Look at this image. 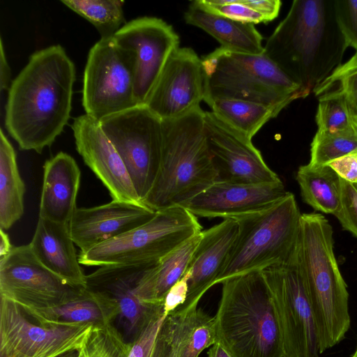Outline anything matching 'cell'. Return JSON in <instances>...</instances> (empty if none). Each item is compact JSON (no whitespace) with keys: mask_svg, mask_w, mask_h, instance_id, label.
Returning <instances> with one entry per match:
<instances>
[{"mask_svg":"<svg viewBox=\"0 0 357 357\" xmlns=\"http://www.w3.org/2000/svg\"><path fill=\"white\" fill-rule=\"evenodd\" d=\"M262 272L274 298L286 357H319L317 326L298 245L286 264L268 267Z\"/></svg>","mask_w":357,"mask_h":357,"instance_id":"cell-11","label":"cell"},{"mask_svg":"<svg viewBox=\"0 0 357 357\" xmlns=\"http://www.w3.org/2000/svg\"><path fill=\"white\" fill-rule=\"evenodd\" d=\"M78 351H72L70 352L65 353L59 357H77Z\"/></svg>","mask_w":357,"mask_h":357,"instance_id":"cell-46","label":"cell"},{"mask_svg":"<svg viewBox=\"0 0 357 357\" xmlns=\"http://www.w3.org/2000/svg\"><path fill=\"white\" fill-rule=\"evenodd\" d=\"M206 10L231 20L256 24L266 19L245 3V0H197Z\"/></svg>","mask_w":357,"mask_h":357,"instance_id":"cell-37","label":"cell"},{"mask_svg":"<svg viewBox=\"0 0 357 357\" xmlns=\"http://www.w3.org/2000/svg\"><path fill=\"white\" fill-rule=\"evenodd\" d=\"M85 288L64 281L43 265L29 245L13 246L0 258V296L22 307L58 306L83 294Z\"/></svg>","mask_w":357,"mask_h":357,"instance_id":"cell-13","label":"cell"},{"mask_svg":"<svg viewBox=\"0 0 357 357\" xmlns=\"http://www.w3.org/2000/svg\"><path fill=\"white\" fill-rule=\"evenodd\" d=\"M245 3L264 17L268 22L278 17L282 1L280 0H245Z\"/></svg>","mask_w":357,"mask_h":357,"instance_id":"cell-42","label":"cell"},{"mask_svg":"<svg viewBox=\"0 0 357 357\" xmlns=\"http://www.w3.org/2000/svg\"><path fill=\"white\" fill-rule=\"evenodd\" d=\"M338 27L345 44L357 52V0H333Z\"/></svg>","mask_w":357,"mask_h":357,"instance_id":"cell-38","label":"cell"},{"mask_svg":"<svg viewBox=\"0 0 357 357\" xmlns=\"http://www.w3.org/2000/svg\"><path fill=\"white\" fill-rule=\"evenodd\" d=\"M221 283L214 317L217 342L233 357H286L274 298L262 270Z\"/></svg>","mask_w":357,"mask_h":357,"instance_id":"cell-3","label":"cell"},{"mask_svg":"<svg viewBox=\"0 0 357 357\" xmlns=\"http://www.w3.org/2000/svg\"><path fill=\"white\" fill-rule=\"evenodd\" d=\"M354 152H357V133L354 128L350 131L333 133L317 131L310 144V158L307 164L312 167L326 165L333 160Z\"/></svg>","mask_w":357,"mask_h":357,"instance_id":"cell-32","label":"cell"},{"mask_svg":"<svg viewBox=\"0 0 357 357\" xmlns=\"http://www.w3.org/2000/svg\"><path fill=\"white\" fill-rule=\"evenodd\" d=\"M353 185H354V184H353ZM354 185L355 186V188H356V190H357V184H354Z\"/></svg>","mask_w":357,"mask_h":357,"instance_id":"cell-49","label":"cell"},{"mask_svg":"<svg viewBox=\"0 0 357 357\" xmlns=\"http://www.w3.org/2000/svg\"><path fill=\"white\" fill-rule=\"evenodd\" d=\"M0 357H59L83 345L91 324L40 323L0 296Z\"/></svg>","mask_w":357,"mask_h":357,"instance_id":"cell-12","label":"cell"},{"mask_svg":"<svg viewBox=\"0 0 357 357\" xmlns=\"http://www.w3.org/2000/svg\"><path fill=\"white\" fill-rule=\"evenodd\" d=\"M80 178L79 166L68 153L60 151L47 160L43 165L38 218L69 225L77 208Z\"/></svg>","mask_w":357,"mask_h":357,"instance_id":"cell-22","label":"cell"},{"mask_svg":"<svg viewBox=\"0 0 357 357\" xmlns=\"http://www.w3.org/2000/svg\"><path fill=\"white\" fill-rule=\"evenodd\" d=\"M347 49L333 0H294L268 38L264 54L305 98L342 63Z\"/></svg>","mask_w":357,"mask_h":357,"instance_id":"cell-2","label":"cell"},{"mask_svg":"<svg viewBox=\"0 0 357 357\" xmlns=\"http://www.w3.org/2000/svg\"><path fill=\"white\" fill-rule=\"evenodd\" d=\"M301 213L294 195L288 192L271 207L234 219L238 234L218 280L286 264L299 239Z\"/></svg>","mask_w":357,"mask_h":357,"instance_id":"cell-7","label":"cell"},{"mask_svg":"<svg viewBox=\"0 0 357 357\" xmlns=\"http://www.w3.org/2000/svg\"><path fill=\"white\" fill-rule=\"evenodd\" d=\"M205 96L202 59L190 47L169 57L144 105L162 121L181 117L199 107Z\"/></svg>","mask_w":357,"mask_h":357,"instance_id":"cell-17","label":"cell"},{"mask_svg":"<svg viewBox=\"0 0 357 357\" xmlns=\"http://www.w3.org/2000/svg\"><path fill=\"white\" fill-rule=\"evenodd\" d=\"M204 133L218 181L268 184L280 178L265 162L252 139L224 123L211 112H204Z\"/></svg>","mask_w":357,"mask_h":357,"instance_id":"cell-15","label":"cell"},{"mask_svg":"<svg viewBox=\"0 0 357 357\" xmlns=\"http://www.w3.org/2000/svg\"><path fill=\"white\" fill-rule=\"evenodd\" d=\"M351 357H357V346H356L355 351L354 352V354L351 355Z\"/></svg>","mask_w":357,"mask_h":357,"instance_id":"cell-48","label":"cell"},{"mask_svg":"<svg viewBox=\"0 0 357 357\" xmlns=\"http://www.w3.org/2000/svg\"><path fill=\"white\" fill-rule=\"evenodd\" d=\"M296 179L303 201L314 210L334 214L341 200V179L328 165L298 167Z\"/></svg>","mask_w":357,"mask_h":357,"instance_id":"cell-29","label":"cell"},{"mask_svg":"<svg viewBox=\"0 0 357 357\" xmlns=\"http://www.w3.org/2000/svg\"><path fill=\"white\" fill-rule=\"evenodd\" d=\"M187 24L197 26L213 36L220 47L236 52L262 54L263 37L255 24L244 23L211 13L197 1L191 2L184 14Z\"/></svg>","mask_w":357,"mask_h":357,"instance_id":"cell-25","label":"cell"},{"mask_svg":"<svg viewBox=\"0 0 357 357\" xmlns=\"http://www.w3.org/2000/svg\"><path fill=\"white\" fill-rule=\"evenodd\" d=\"M315 122L319 132H341L353 129L351 113L344 98L333 92L317 97Z\"/></svg>","mask_w":357,"mask_h":357,"instance_id":"cell-35","label":"cell"},{"mask_svg":"<svg viewBox=\"0 0 357 357\" xmlns=\"http://www.w3.org/2000/svg\"><path fill=\"white\" fill-rule=\"evenodd\" d=\"M72 130L78 153L112 199L142 204L121 158L99 121L85 114L74 119Z\"/></svg>","mask_w":357,"mask_h":357,"instance_id":"cell-18","label":"cell"},{"mask_svg":"<svg viewBox=\"0 0 357 357\" xmlns=\"http://www.w3.org/2000/svg\"><path fill=\"white\" fill-rule=\"evenodd\" d=\"M13 247L6 231L0 229V258L6 256Z\"/></svg>","mask_w":357,"mask_h":357,"instance_id":"cell-44","label":"cell"},{"mask_svg":"<svg viewBox=\"0 0 357 357\" xmlns=\"http://www.w3.org/2000/svg\"><path fill=\"white\" fill-rule=\"evenodd\" d=\"M22 308L40 323L105 326L114 324L117 317L116 307L108 298L86 288L79 296L58 306L43 310Z\"/></svg>","mask_w":357,"mask_h":357,"instance_id":"cell-26","label":"cell"},{"mask_svg":"<svg viewBox=\"0 0 357 357\" xmlns=\"http://www.w3.org/2000/svg\"><path fill=\"white\" fill-rule=\"evenodd\" d=\"M130 347L113 324L93 326L77 357H127Z\"/></svg>","mask_w":357,"mask_h":357,"instance_id":"cell-33","label":"cell"},{"mask_svg":"<svg viewBox=\"0 0 357 357\" xmlns=\"http://www.w3.org/2000/svg\"><path fill=\"white\" fill-rule=\"evenodd\" d=\"M197 307H178L154 319L131 344L127 357H179Z\"/></svg>","mask_w":357,"mask_h":357,"instance_id":"cell-24","label":"cell"},{"mask_svg":"<svg viewBox=\"0 0 357 357\" xmlns=\"http://www.w3.org/2000/svg\"><path fill=\"white\" fill-rule=\"evenodd\" d=\"M114 38L135 54V96L144 105L171 55L179 48V37L162 19L142 17L124 24Z\"/></svg>","mask_w":357,"mask_h":357,"instance_id":"cell-16","label":"cell"},{"mask_svg":"<svg viewBox=\"0 0 357 357\" xmlns=\"http://www.w3.org/2000/svg\"><path fill=\"white\" fill-rule=\"evenodd\" d=\"M287 193L282 181L268 184L217 181L180 206L196 217L236 219L271 207Z\"/></svg>","mask_w":357,"mask_h":357,"instance_id":"cell-19","label":"cell"},{"mask_svg":"<svg viewBox=\"0 0 357 357\" xmlns=\"http://www.w3.org/2000/svg\"><path fill=\"white\" fill-rule=\"evenodd\" d=\"M329 166L340 178L357 184V152L349 153L328 162Z\"/></svg>","mask_w":357,"mask_h":357,"instance_id":"cell-40","label":"cell"},{"mask_svg":"<svg viewBox=\"0 0 357 357\" xmlns=\"http://www.w3.org/2000/svg\"><path fill=\"white\" fill-rule=\"evenodd\" d=\"M327 92L342 96L351 113L357 119V52L335 69L312 93L317 98Z\"/></svg>","mask_w":357,"mask_h":357,"instance_id":"cell-34","label":"cell"},{"mask_svg":"<svg viewBox=\"0 0 357 357\" xmlns=\"http://www.w3.org/2000/svg\"><path fill=\"white\" fill-rule=\"evenodd\" d=\"M333 248V230L326 217L303 213L298 252L320 354L343 340L351 324L347 285Z\"/></svg>","mask_w":357,"mask_h":357,"instance_id":"cell-4","label":"cell"},{"mask_svg":"<svg viewBox=\"0 0 357 357\" xmlns=\"http://www.w3.org/2000/svg\"><path fill=\"white\" fill-rule=\"evenodd\" d=\"M0 89L1 91L8 90L11 81V70L4 52L2 38H0Z\"/></svg>","mask_w":357,"mask_h":357,"instance_id":"cell-43","label":"cell"},{"mask_svg":"<svg viewBox=\"0 0 357 357\" xmlns=\"http://www.w3.org/2000/svg\"><path fill=\"white\" fill-rule=\"evenodd\" d=\"M207 354L208 357H233L218 342L210 347Z\"/></svg>","mask_w":357,"mask_h":357,"instance_id":"cell-45","label":"cell"},{"mask_svg":"<svg viewBox=\"0 0 357 357\" xmlns=\"http://www.w3.org/2000/svg\"><path fill=\"white\" fill-rule=\"evenodd\" d=\"M198 107L175 119L163 120L160 163L154 184L142 204L154 211L183 204L218 181Z\"/></svg>","mask_w":357,"mask_h":357,"instance_id":"cell-5","label":"cell"},{"mask_svg":"<svg viewBox=\"0 0 357 357\" xmlns=\"http://www.w3.org/2000/svg\"><path fill=\"white\" fill-rule=\"evenodd\" d=\"M195 235L155 264L143 276L137 293L145 302L163 304L170 289L185 273L191 258L201 239Z\"/></svg>","mask_w":357,"mask_h":357,"instance_id":"cell-27","label":"cell"},{"mask_svg":"<svg viewBox=\"0 0 357 357\" xmlns=\"http://www.w3.org/2000/svg\"><path fill=\"white\" fill-rule=\"evenodd\" d=\"M189 277V273L186 271L166 294L163 302L165 314L173 312L185 302L188 293Z\"/></svg>","mask_w":357,"mask_h":357,"instance_id":"cell-41","label":"cell"},{"mask_svg":"<svg viewBox=\"0 0 357 357\" xmlns=\"http://www.w3.org/2000/svg\"><path fill=\"white\" fill-rule=\"evenodd\" d=\"M238 230L236 220L224 219L202 231L201 239L186 271L190 275L187 298L178 307L191 308L198 305L206 291L218 284Z\"/></svg>","mask_w":357,"mask_h":357,"instance_id":"cell-21","label":"cell"},{"mask_svg":"<svg viewBox=\"0 0 357 357\" xmlns=\"http://www.w3.org/2000/svg\"><path fill=\"white\" fill-rule=\"evenodd\" d=\"M217 342L214 317L197 308L190 333L179 357H199L201 352Z\"/></svg>","mask_w":357,"mask_h":357,"instance_id":"cell-36","label":"cell"},{"mask_svg":"<svg viewBox=\"0 0 357 357\" xmlns=\"http://www.w3.org/2000/svg\"><path fill=\"white\" fill-rule=\"evenodd\" d=\"M351 123L354 131L357 133V119L351 114Z\"/></svg>","mask_w":357,"mask_h":357,"instance_id":"cell-47","label":"cell"},{"mask_svg":"<svg viewBox=\"0 0 357 357\" xmlns=\"http://www.w3.org/2000/svg\"><path fill=\"white\" fill-rule=\"evenodd\" d=\"M155 213L141 203L112 199L96 206L77 208L69 228L75 244L84 252L143 225Z\"/></svg>","mask_w":357,"mask_h":357,"instance_id":"cell-20","label":"cell"},{"mask_svg":"<svg viewBox=\"0 0 357 357\" xmlns=\"http://www.w3.org/2000/svg\"><path fill=\"white\" fill-rule=\"evenodd\" d=\"M340 179V205L333 215L344 229L357 238V190L353 184Z\"/></svg>","mask_w":357,"mask_h":357,"instance_id":"cell-39","label":"cell"},{"mask_svg":"<svg viewBox=\"0 0 357 357\" xmlns=\"http://www.w3.org/2000/svg\"><path fill=\"white\" fill-rule=\"evenodd\" d=\"M156 263L100 266L86 275V289L115 305L117 317L113 324L128 344L135 342L154 319L165 314L163 304L145 302L137 293L140 280Z\"/></svg>","mask_w":357,"mask_h":357,"instance_id":"cell-14","label":"cell"},{"mask_svg":"<svg viewBox=\"0 0 357 357\" xmlns=\"http://www.w3.org/2000/svg\"><path fill=\"white\" fill-rule=\"evenodd\" d=\"M75 66L60 45L32 54L12 81L5 126L21 150L42 153L67 124L72 109Z\"/></svg>","mask_w":357,"mask_h":357,"instance_id":"cell-1","label":"cell"},{"mask_svg":"<svg viewBox=\"0 0 357 357\" xmlns=\"http://www.w3.org/2000/svg\"><path fill=\"white\" fill-rule=\"evenodd\" d=\"M99 123L121 158L142 202L154 184L160 167L162 120L146 105H139Z\"/></svg>","mask_w":357,"mask_h":357,"instance_id":"cell-10","label":"cell"},{"mask_svg":"<svg viewBox=\"0 0 357 357\" xmlns=\"http://www.w3.org/2000/svg\"><path fill=\"white\" fill-rule=\"evenodd\" d=\"M26 187L15 149L0 130V229L6 231L24 214Z\"/></svg>","mask_w":357,"mask_h":357,"instance_id":"cell-28","label":"cell"},{"mask_svg":"<svg viewBox=\"0 0 357 357\" xmlns=\"http://www.w3.org/2000/svg\"><path fill=\"white\" fill-rule=\"evenodd\" d=\"M206 103L218 119L251 139L283 109L278 106L236 99H217Z\"/></svg>","mask_w":357,"mask_h":357,"instance_id":"cell-30","label":"cell"},{"mask_svg":"<svg viewBox=\"0 0 357 357\" xmlns=\"http://www.w3.org/2000/svg\"><path fill=\"white\" fill-rule=\"evenodd\" d=\"M202 61L205 102L236 99L284 109L301 98L300 86L264 53L252 54L220 47Z\"/></svg>","mask_w":357,"mask_h":357,"instance_id":"cell-6","label":"cell"},{"mask_svg":"<svg viewBox=\"0 0 357 357\" xmlns=\"http://www.w3.org/2000/svg\"><path fill=\"white\" fill-rule=\"evenodd\" d=\"M202 231L197 217L183 206L155 211L143 225L84 252L80 264L105 266L156 263Z\"/></svg>","mask_w":357,"mask_h":357,"instance_id":"cell-8","label":"cell"},{"mask_svg":"<svg viewBox=\"0 0 357 357\" xmlns=\"http://www.w3.org/2000/svg\"><path fill=\"white\" fill-rule=\"evenodd\" d=\"M61 2L91 22L99 32L100 38L113 37L124 22V1L62 0Z\"/></svg>","mask_w":357,"mask_h":357,"instance_id":"cell-31","label":"cell"},{"mask_svg":"<svg viewBox=\"0 0 357 357\" xmlns=\"http://www.w3.org/2000/svg\"><path fill=\"white\" fill-rule=\"evenodd\" d=\"M38 261L68 283L86 288V277L76 254L69 225L38 218L29 243Z\"/></svg>","mask_w":357,"mask_h":357,"instance_id":"cell-23","label":"cell"},{"mask_svg":"<svg viewBox=\"0 0 357 357\" xmlns=\"http://www.w3.org/2000/svg\"><path fill=\"white\" fill-rule=\"evenodd\" d=\"M135 54L113 37L100 38L90 49L83 77L85 114L100 121L137 106Z\"/></svg>","mask_w":357,"mask_h":357,"instance_id":"cell-9","label":"cell"}]
</instances>
